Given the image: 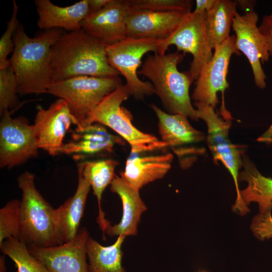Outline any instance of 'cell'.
<instances>
[{"mask_svg":"<svg viewBox=\"0 0 272 272\" xmlns=\"http://www.w3.org/2000/svg\"><path fill=\"white\" fill-rule=\"evenodd\" d=\"M118 236L115 242L107 246L89 237L86 243L89 272H126L122 264V245L125 238Z\"/></svg>","mask_w":272,"mask_h":272,"instance_id":"obj_25","label":"cell"},{"mask_svg":"<svg viewBox=\"0 0 272 272\" xmlns=\"http://www.w3.org/2000/svg\"><path fill=\"white\" fill-rule=\"evenodd\" d=\"M71 137V141L64 144L59 154L72 156L75 160L101 152H111L115 145L124 144L122 138L110 133L99 123L75 128Z\"/></svg>","mask_w":272,"mask_h":272,"instance_id":"obj_17","label":"cell"},{"mask_svg":"<svg viewBox=\"0 0 272 272\" xmlns=\"http://www.w3.org/2000/svg\"><path fill=\"white\" fill-rule=\"evenodd\" d=\"M258 28L265 39L269 57L272 60V13L262 18Z\"/></svg>","mask_w":272,"mask_h":272,"instance_id":"obj_33","label":"cell"},{"mask_svg":"<svg viewBox=\"0 0 272 272\" xmlns=\"http://www.w3.org/2000/svg\"><path fill=\"white\" fill-rule=\"evenodd\" d=\"M118 162L113 159L86 161L77 165L78 172L90 184L94 195L96 197L99 207L97 222L105 237V228L110 223L105 218L101 207L102 194L106 187L115 177V169Z\"/></svg>","mask_w":272,"mask_h":272,"instance_id":"obj_23","label":"cell"},{"mask_svg":"<svg viewBox=\"0 0 272 272\" xmlns=\"http://www.w3.org/2000/svg\"><path fill=\"white\" fill-rule=\"evenodd\" d=\"M90 188L89 182L78 174L75 194L54 209L55 230L61 244L71 240L77 235Z\"/></svg>","mask_w":272,"mask_h":272,"instance_id":"obj_20","label":"cell"},{"mask_svg":"<svg viewBox=\"0 0 272 272\" xmlns=\"http://www.w3.org/2000/svg\"><path fill=\"white\" fill-rule=\"evenodd\" d=\"M7 268L6 266V260L5 255L0 257V272H6Z\"/></svg>","mask_w":272,"mask_h":272,"instance_id":"obj_38","label":"cell"},{"mask_svg":"<svg viewBox=\"0 0 272 272\" xmlns=\"http://www.w3.org/2000/svg\"><path fill=\"white\" fill-rule=\"evenodd\" d=\"M211 60L203 67L195 82L191 97L194 102L209 105L213 108L219 103L217 93L222 94L220 114L225 119H231L225 108L224 92L229 87L227 81L228 67L233 54L241 53L235 46V36H230L225 41L214 48Z\"/></svg>","mask_w":272,"mask_h":272,"instance_id":"obj_10","label":"cell"},{"mask_svg":"<svg viewBox=\"0 0 272 272\" xmlns=\"http://www.w3.org/2000/svg\"><path fill=\"white\" fill-rule=\"evenodd\" d=\"M237 3L245 10H252L254 7V1H238Z\"/></svg>","mask_w":272,"mask_h":272,"instance_id":"obj_37","label":"cell"},{"mask_svg":"<svg viewBox=\"0 0 272 272\" xmlns=\"http://www.w3.org/2000/svg\"><path fill=\"white\" fill-rule=\"evenodd\" d=\"M130 95L125 85L109 94L90 113L87 126L99 123L110 127L129 144L132 153H142L167 147L153 134L144 133L132 123V115L121 103Z\"/></svg>","mask_w":272,"mask_h":272,"instance_id":"obj_5","label":"cell"},{"mask_svg":"<svg viewBox=\"0 0 272 272\" xmlns=\"http://www.w3.org/2000/svg\"><path fill=\"white\" fill-rule=\"evenodd\" d=\"M106 46L82 28L63 33L51 49V83L78 76H118L108 62Z\"/></svg>","mask_w":272,"mask_h":272,"instance_id":"obj_1","label":"cell"},{"mask_svg":"<svg viewBox=\"0 0 272 272\" xmlns=\"http://www.w3.org/2000/svg\"><path fill=\"white\" fill-rule=\"evenodd\" d=\"M187 13L158 12L129 8L126 20V37L165 39L175 30Z\"/></svg>","mask_w":272,"mask_h":272,"instance_id":"obj_16","label":"cell"},{"mask_svg":"<svg viewBox=\"0 0 272 272\" xmlns=\"http://www.w3.org/2000/svg\"><path fill=\"white\" fill-rule=\"evenodd\" d=\"M237 3L230 0H218L206 15V30L212 49L225 41L230 36L233 19L237 12Z\"/></svg>","mask_w":272,"mask_h":272,"instance_id":"obj_26","label":"cell"},{"mask_svg":"<svg viewBox=\"0 0 272 272\" xmlns=\"http://www.w3.org/2000/svg\"><path fill=\"white\" fill-rule=\"evenodd\" d=\"M257 141L270 144L272 143V124L258 139Z\"/></svg>","mask_w":272,"mask_h":272,"instance_id":"obj_36","label":"cell"},{"mask_svg":"<svg viewBox=\"0 0 272 272\" xmlns=\"http://www.w3.org/2000/svg\"><path fill=\"white\" fill-rule=\"evenodd\" d=\"M206 15V12L187 13L172 34L157 43L159 54H165L169 46L174 45L177 51L192 55L189 71L194 80L213 55L207 33Z\"/></svg>","mask_w":272,"mask_h":272,"instance_id":"obj_8","label":"cell"},{"mask_svg":"<svg viewBox=\"0 0 272 272\" xmlns=\"http://www.w3.org/2000/svg\"><path fill=\"white\" fill-rule=\"evenodd\" d=\"M198 272H208V271H207L206 270H200V271H199Z\"/></svg>","mask_w":272,"mask_h":272,"instance_id":"obj_39","label":"cell"},{"mask_svg":"<svg viewBox=\"0 0 272 272\" xmlns=\"http://www.w3.org/2000/svg\"><path fill=\"white\" fill-rule=\"evenodd\" d=\"M110 185V190L121 198L122 215L119 223L114 225L110 224L105 228L104 234L125 237L136 235L141 216L147 210L140 195V190L130 185L121 176L116 175Z\"/></svg>","mask_w":272,"mask_h":272,"instance_id":"obj_18","label":"cell"},{"mask_svg":"<svg viewBox=\"0 0 272 272\" xmlns=\"http://www.w3.org/2000/svg\"><path fill=\"white\" fill-rule=\"evenodd\" d=\"M158 40L154 39H134L126 37L114 44L107 45L106 54L109 65L125 79V86L130 95L137 100L155 93L152 83L143 82L138 77L137 71L142 58L147 52L158 53Z\"/></svg>","mask_w":272,"mask_h":272,"instance_id":"obj_9","label":"cell"},{"mask_svg":"<svg viewBox=\"0 0 272 272\" xmlns=\"http://www.w3.org/2000/svg\"><path fill=\"white\" fill-rule=\"evenodd\" d=\"M38 16V27L41 30L64 29L72 32L82 29V22L89 14L88 0H81L64 7L49 0H35Z\"/></svg>","mask_w":272,"mask_h":272,"instance_id":"obj_19","label":"cell"},{"mask_svg":"<svg viewBox=\"0 0 272 272\" xmlns=\"http://www.w3.org/2000/svg\"><path fill=\"white\" fill-rule=\"evenodd\" d=\"M110 0H88L89 14L101 10Z\"/></svg>","mask_w":272,"mask_h":272,"instance_id":"obj_35","label":"cell"},{"mask_svg":"<svg viewBox=\"0 0 272 272\" xmlns=\"http://www.w3.org/2000/svg\"><path fill=\"white\" fill-rule=\"evenodd\" d=\"M217 2L218 0H196L195 1V8L193 11L208 12L214 7Z\"/></svg>","mask_w":272,"mask_h":272,"instance_id":"obj_34","label":"cell"},{"mask_svg":"<svg viewBox=\"0 0 272 272\" xmlns=\"http://www.w3.org/2000/svg\"><path fill=\"white\" fill-rule=\"evenodd\" d=\"M1 252L14 262L17 272H48L44 265L32 255L27 245L15 238H10L0 244Z\"/></svg>","mask_w":272,"mask_h":272,"instance_id":"obj_27","label":"cell"},{"mask_svg":"<svg viewBox=\"0 0 272 272\" xmlns=\"http://www.w3.org/2000/svg\"><path fill=\"white\" fill-rule=\"evenodd\" d=\"M197 117L203 120L208 127L207 143L216 163L221 161L234 180L237 198L233 210L243 216L250 211L243 201L238 185L239 170L242 167L243 150L241 146L233 144L229 137L231 119L219 116L212 106L194 102Z\"/></svg>","mask_w":272,"mask_h":272,"instance_id":"obj_7","label":"cell"},{"mask_svg":"<svg viewBox=\"0 0 272 272\" xmlns=\"http://www.w3.org/2000/svg\"><path fill=\"white\" fill-rule=\"evenodd\" d=\"M184 56V53L178 51L149 55L138 73L150 80L155 93L168 113L182 114L198 120L189 96L194 80L189 71L180 72L177 69Z\"/></svg>","mask_w":272,"mask_h":272,"instance_id":"obj_3","label":"cell"},{"mask_svg":"<svg viewBox=\"0 0 272 272\" xmlns=\"http://www.w3.org/2000/svg\"><path fill=\"white\" fill-rule=\"evenodd\" d=\"M130 9L158 12H191V1L189 0H126Z\"/></svg>","mask_w":272,"mask_h":272,"instance_id":"obj_30","label":"cell"},{"mask_svg":"<svg viewBox=\"0 0 272 272\" xmlns=\"http://www.w3.org/2000/svg\"><path fill=\"white\" fill-rule=\"evenodd\" d=\"M173 159L170 153L129 158L120 174L130 185L140 190L149 183L164 176L171 168Z\"/></svg>","mask_w":272,"mask_h":272,"instance_id":"obj_21","label":"cell"},{"mask_svg":"<svg viewBox=\"0 0 272 272\" xmlns=\"http://www.w3.org/2000/svg\"><path fill=\"white\" fill-rule=\"evenodd\" d=\"M242 161L243 170L239 173L238 180L247 182L246 188L240 191L243 201L247 206L251 202H257L260 213L271 211L272 178L262 175L244 154Z\"/></svg>","mask_w":272,"mask_h":272,"instance_id":"obj_24","label":"cell"},{"mask_svg":"<svg viewBox=\"0 0 272 272\" xmlns=\"http://www.w3.org/2000/svg\"><path fill=\"white\" fill-rule=\"evenodd\" d=\"M63 33L62 29H52L30 37L19 24L13 36L14 50L9 59V66L16 77L18 93H46L51 83L52 47Z\"/></svg>","mask_w":272,"mask_h":272,"instance_id":"obj_2","label":"cell"},{"mask_svg":"<svg viewBox=\"0 0 272 272\" xmlns=\"http://www.w3.org/2000/svg\"><path fill=\"white\" fill-rule=\"evenodd\" d=\"M129 10L126 0H110L100 11L89 14L82 28L106 45L126 37V20Z\"/></svg>","mask_w":272,"mask_h":272,"instance_id":"obj_15","label":"cell"},{"mask_svg":"<svg viewBox=\"0 0 272 272\" xmlns=\"http://www.w3.org/2000/svg\"><path fill=\"white\" fill-rule=\"evenodd\" d=\"M150 106L158 119L161 141L167 147L198 143L204 139L203 134L191 125L187 116L166 113L154 104Z\"/></svg>","mask_w":272,"mask_h":272,"instance_id":"obj_22","label":"cell"},{"mask_svg":"<svg viewBox=\"0 0 272 272\" xmlns=\"http://www.w3.org/2000/svg\"><path fill=\"white\" fill-rule=\"evenodd\" d=\"M18 6L15 1H13V12L10 20L7 24V28L0 39V69L9 66L8 56L13 52L14 42L13 35L19 25L17 18Z\"/></svg>","mask_w":272,"mask_h":272,"instance_id":"obj_31","label":"cell"},{"mask_svg":"<svg viewBox=\"0 0 272 272\" xmlns=\"http://www.w3.org/2000/svg\"><path fill=\"white\" fill-rule=\"evenodd\" d=\"M33 124L39 148L51 156L59 154L64 138L75 121L67 103L58 98L47 108L41 106Z\"/></svg>","mask_w":272,"mask_h":272,"instance_id":"obj_13","label":"cell"},{"mask_svg":"<svg viewBox=\"0 0 272 272\" xmlns=\"http://www.w3.org/2000/svg\"><path fill=\"white\" fill-rule=\"evenodd\" d=\"M250 229L255 236L263 241L272 238V216L271 211L259 213L252 220Z\"/></svg>","mask_w":272,"mask_h":272,"instance_id":"obj_32","label":"cell"},{"mask_svg":"<svg viewBox=\"0 0 272 272\" xmlns=\"http://www.w3.org/2000/svg\"><path fill=\"white\" fill-rule=\"evenodd\" d=\"M0 121V168L11 169L38 156L39 149L33 125L23 117L13 118L9 110Z\"/></svg>","mask_w":272,"mask_h":272,"instance_id":"obj_11","label":"cell"},{"mask_svg":"<svg viewBox=\"0 0 272 272\" xmlns=\"http://www.w3.org/2000/svg\"><path fill=\"white\" fill-rule=\"evenodd\" d=\"M258 20V14L253 10L244 15L237 12L233 19L232 27L236 34L237 49L248 60L256 86L264 89L266 77L261 62L267 61L269 55L265 39L257 26Z\"/></svg>","mask_w":272,"mask_h":272,"instance_id":"obj_12","label":"cell"},{"mask_svg":"<svg viewBox=\"0 0 272 272\" xmlns=\"http://www.w3.org/2000/svg\"><path fill=\"white\" fill-rule=\"evenodd\" d=\"M89 234L82 227L71 240L56 246H27L30 253L40 261L48 272H89L86 243Z\"/></svg>","mask_w":272,"mask_h":272,"instance_id":"obj_14","label":"cell"},{"mask_svg":"<svg viewBox=\"0 0 272 272\" xmlns=\"http://www.w3.org/2000/svg\"><path fill=\"white\" fill-rule=\"evenodd\" d=\"M17 180L22 191L19 240L27 246L39 247L61 244L55 230L54 209L36 188L34 175L26 171Z\"/></svg>","mask_w":272,"mask_h":272,"instance_id":"obj_4","label":"cell"},{"mask_svg":"<svg viewBox=\"0 0 272 272\" xmlns=\"http://www.w3.org/2000/svg\"><path fill=\"white\" fill-rule=\"evenodd\" d=\"M18 83L10 67L0 69V113L14 107L18 103Z\"/></svg>","mask_w":272,"mask_h":272,"instance_id":"obj_29","label":"cell"},{"mask_svg":"<svg viewBox=\"0 0 272 272\" xmlns=\"http://www.w3.org/2000/svg\"><path fill=\"white\" fill-rule=\"evenodd\" d=\"M20 200L8 201L0 209V244L10 238L19 239Z\"/></svg>","mask_w":272,"mask_h":272,"instance_id":"obj_28","label":"cell"},{"mask_svg":"<svg viewBox=\"0 0 272 272\" xmlns=\"http://www.w3.org/2000/svg\"><path fill=\"white\" fill-rule=\"evenodd\" d=\"M122 85L118 76H78L51 83L46 93L68 104L77 129L87 126L90 113L109 94Z\"/></svg>","mask_w":272,"mask_h":272,"instance_id":"obj_6","label":"cell"}]
</instances>
